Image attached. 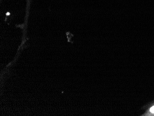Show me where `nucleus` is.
I'll return each instance as SVG.
<instances>
[{"label":"nucleus","mask_w":154,"mask_h":116,"mask_svg":"<svg viewBox=\"0 0 154 116\" xmlns=\"http://www.w3.org/2000/svg\"><path fill=\"white\" fill-rule=\"evenodd\" d=\"M150 111L152 113H154V106H153V107L150 108Z\"/></svg>","instance_id":"f257e3e1"}]
</instances>
